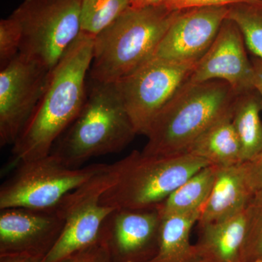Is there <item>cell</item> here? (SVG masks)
Returning <instances> with one entry per match:
<instances>
[{
  "instance_id": "14",
  "label": "cell",
  "mask_w": 262,
  "mask_h": 262,
  "mask_svg": "<svg viewBox=\"0 0 262 262\" xmlns=\"http://www.w3.org/2000/svg\"><path fill=\"white\" fill-rule=\"evenodd\" d=\"M65 221L56 208L2 209L0 254L27 253L46 257L61 236Z\"/></svg>"
},
{
  "instance_id": "31",
  "label": "cell",
  "mask_w": 262,
  "mask_h": 262,
  "mask_svg": "<svg viewBox=\"0 0 262 262\" xmlns=\"http://www.w3.org/2000/svg\"><path fill=\"white\" fill-rule=\"evenodd\" d=\"M141 1H142V0H131L130 6H137V5H139Z\"/></svg>"
},
{
  "instance_id": "13",
  "label": "cell",
  "mask_w": 262,
  "mask_h": 262,
  "mask_svg": "<svg viewBox=\"0 0 262 262\" xmlns=\"http://www.w3.org/2000/svg\"><path fill=\"white\" fill-rule=\"evenodd\" d=\"M162 219L157 208L115 209L105 221L102 239L113 262H147L159 246Z\"/></svg>"
},
{
  "instance_id": "24",
  "label": "cell",
  "mask_w": 262,
  "mask_h": 262,
  "mask_svg": "<svg viewBox=\"0 0 262 262\" xmlns=\"http://www.w3.org/2000/svg\"><path fill=\"white\" fill-rule=\"evenodd\" d=\"M22 33L18 22L13 17L0 21V69L14 59L20 53Z\"/></svg>"
},
{
  "instance_id": "32",
  "label": "cell",
  "mask_w": 262,
  "mask_h": 262,
  "mask_svg": "<svg viewBox=\"0 0 262 262\" xmlns=\"http://www.w3.org/2000/svg\"><path fill=\"white\" fill-rule=\"evenodd\" d=\"M253 262H262V261H253Z\"/></svg>"
},
{
  "instance_id": "16",
  "label": "cell",
  "mask_w": 262,
  "mask_h": 262,
  "mask_svg": "<svg viewBox=\"0 0 262 262\" xmlns=\"http://www.w3.org/2000/svg\"><path fill=\"white\" fill-rule=\"evenodd\" d=\"M249 205L227 220L198 226L199 237L194 244L198 262H239L247 232Z\"/></svg>"
},
{
  "instance_id": "11",
  "label": "cell",
  "mask_w": 262,
  "mask_h": 262,
  "mask_svg": "<svg viewBox=\"0 0 262 262\" xmlns=\"http://www.w3.org/2000/svg\"><path fill=\"white\" fill-rule=\"evenodd\" d=\"M228 13L229 7L181 10L153 57L178 63H196L213 44Z\"/></svg>"
},
{
  "instance_id": "4",
  "label": "cell",
  "mask_w": 262,
  "mask_h": 262,
  "mask_svg": "<svg viewBox=\"0 0 262 262\" xmlns=\"http://www.w3.org/2000/svg\"><path fill=\"white\" fill-rule=\"evenodd\" d=\"M136 135L116 84L92 81L82 110L51 154L69 168H80L95 157L120 152Z\"/></svg>"
},
{
  "instance_id": "3",
  "label": "cell",
  "mask_w": 262,
  "mask_h": 262,
  "mask_svg": "<svg viewBox=\"0 0 262 262\" xmlns=\"http://www.w3.org/2000/svg\"><path fill=\"white\" fill-rule=\"evenodd\" d=\"M237 95L225 81H187L151 122L143 154L186 152L208 127L230 113Z\"/></svg>"
},
{
  "instance_id": "17",
  "label": "cell",
  "mask_w": 262,
  "mask_h": 262,
  "mask_svg": "<svg viewBox=\"0 0 262 262\" xmlns=\"http://www.w3.org/2000/svg\"><path fill=\"white\" fill-rule=\"evenodd\" d=\"M232 110L208 127L186 152L224 168L244 163L242 150L232 122Z\"/></svg>"
},
{
  "instance_id": "6",
  "label": "cell",
  "mask_w": 262,
  "mask_h": 262,
  "mask_svg": "<svg viewBox=\"0 0 262 262\" xmlns=\"http://www.w3.org/2000/svg\"><path fill=\"white\" fill-rule=\"evenodd\" d=\"M82 0H24L10 16L21 29L20 53L51 72L81 34Z\"/></svg>"
},
{
  "instance_id": "15",
  "label": "cell",
  "mask_w": 262,
  "mask_h": 262,
  "mask_svg": "<svg viewBox=\"0 0 262 262\" xmlns=\"http://www.w3.org/2000/svg\"><path fill=\"white\" fill-rule=\"evenodd\" d=\"M253 199L244 163L218 167L211 194L202 207L198 226L227 220L247 208Z\"/></svg>"
},
{
  "instance_id": "29",
  "label": "cell",
  "mask_w": 262,
  "mask_h": 262,
  "mask_svg": "<svg viewBox=\"0 0 262 262\" xmlns=\"http://www.w3.org/2000/svg\"><path fill=\"white\" fill-rule=\"evenodd\" d=\"M254 69V78H253V88L261 98L262 103V62L256 58L253 62Z\"/></svg>"
},
{
  "instance_id": "5",
  "label": "cell",
  "mask_w": 262,
  "mask_h": 262,
  "mask_svg": "<svg viewBox=\"0 0 262 262\" xmlns=\"http://www.w3.org/2000/svg\"><path fill=\"white\" fill-rule=\"evenodd\" d=\"M208 165L206 160L189 152L149 156L135 150L110 165L113 180L101 203L115 209H155Z\"/></svg>"
},
{
  "instance_id": "26",
  "label": "cell",
  "mask_w": 262,
  "mask_h": 262,
  "mask_svg": "<svg viewBox=\"0 0 262 262\" xmlns=\"http://www.w3.org/2000/svg\"><path fill=\"white\" fill-rule=\"evenodd\" d=\"M239 4L262 5V0H177L167 8L183 10L203 7H229Z\"/></svg>"
},
{
  "instance_id": "30",
  "label": "cell",
  "mask_w": 262,
  "mask_h": 262,
  "mask_svg": "<svg viewBox=\"0 0 262 262\" xmlns=\"http://www.w3.org/2000/svg\"><path fill=\"white\" fill-rule=\"evenodd\" d=\"M177 0H142L137 6L135 7H145V6H165L168 7L169 5L173 4ZM134 7V6H133Z\"/></svg>"
},
{
  "instance_id": "22",
  "label": "cell",
  "mask_w": 262,
  "mask_h": 262,
  "mask_svg": "<svg viewBox=\"0 0 262 262\" xmlns=\"http://www.w3.org/2000/svg\"><path fill=\"white\" fill-rule=\"evenodd\" d=\"M227 18L238 27L246 47L262 62V5H232Z\"/></svg>"
},
{
  "instance_id": "7",
  "label": "cell",
  "mask_w": 262,
  "mask_h": 262,
  "mask_svg": "<svg viewBox=\"0 0 262 262\" xmlns=\"http://www.w3.org/2000/svg\"><path fill=\"white\" fill-rule=\"evenodd\" d=\"M106 165L71 168L51 154L24 162L15 167L14 174L0 188V210L54 209L67 194L89 182Z\"/></svg>"
},
{
  "instance_id": "20",
  "label": "cell",
  "mask_w": 262,
  "mask_h": 262,
  "mask_svg": "<svg viewBox=\"0 0 262 262\" xmlns=\"http://www.w3.org/2000/svg\"><path fill=\"white\" fill-rule=\"evenodd\" d=\"M217 168L208 165L194 173L157 207L162 218L201 210L211 194Z\"/></svg>"
},
{
  "instance_id": "10",
  "label": "cell",
  "mask_w": 262,
  "mask_h": 262,
  "mask_svg": "<svg viewBox=\"0 0 262 262\" xmlns=\"http://www.w3.org/2000/svg\"><path fill=\"white\" fill-rule=\"evenodd\" d=\"M51 72L18 53L0 72V145H14L47 86Z\"/></svg>"
},
{
  "instance_id": "12",
  "label": "cell",
  "mask_w": 262,
  "mask_h": 262,
  "mask_svg": "<svg viewBox=\"0 0 262 262\" xmlns=\"http://www.w3.org/2000/svg\"><path fill=\"white\" fill-rule=\"evenodd\" d=\"M245 46L238 27L226 19L211 47L196 62L188 81L192 83L225 81L237 94L253 91L254 69Z\"/></svg>"
},
{
  "instance_id": "9",
  "label": "cell",
  "mask_w": 262,
  "mask_h": 262,
  "mask_svg": "<svg viewBox=\"0 0 262 262\" xmlns=\"http://www.w3.org/2000/svg\"><path fill=\"white\" fill-rule=\"evenodd\" d=\"M112 180L110 165H106L94 178L62 200L57 209L64 218V227L42 262H58L102 239L103 224L115 210L101 203Z\"/></svg>"
},
{
  "instance_id": "1",
  "label": "cell",
  "mask_w": 262,
  "mask_h": 262,
  "mask_svg": "<svg viewBox=\"0 0 262 262\" xmlns=\"http://www.w3.org/2000/svg\"><path fill=\"white\" fill-rule=\"evenodd\" d=\"M93 51L94 38L81 33L51 71L40 101L13 146L8 168L51 154L83 106Z\"/></svg>"
},
{
  "instance_id": "28",
  "label": "cell",
  "mask_w": 262,
  "mask_h": 262,
  "mask_svg": "<svg viewBox=\"0 0 262 262\" xmlns=\"http://www.w3.org/2000/svg\"><path fill=\"white\" fill-rule=\"evenodd\" d=\"M44 258L32 253H5L0 254V262H42Z\"/></svg>"
},
{
  "instance_id": "27",
  "label": "cell",
  "mask_w": 262,
  "mask_h": 262,
  "mask_svg": "<svg viewBox=\"0 0 262 262\" xmlns=\"http://www.w3.org/2000/svg\"><path fill=\"white\" fill-rule=\"evenodd\" d=\"M244 163L253 198L262 196V151L256 158Z\"/></svg>"
},
{
  "instance_id": "19",
  "label": "cell",
  "mask_w": 262,
  "mask_h": 262,
  "mask_svg": "<svg viewBox=\"0 0 262 262\" xmlns=\"http://www.w3.org/2000/svg\"><path fill=\"white\" fill-rule=\"evenodd\" d=\"M256 93L253 90L237 95L232 106V125L241 144L244 162L253 160L262 151V103Z\"/></svg>"
},
{
  "instance_id": "21",
  "label": "cell",
  "mask_w": 262,
  "mask_h": 262,
  "mask_svg": "<svg viewBox=\"0 0 262 262\" xmlns=\"http://www.w3.org/2000/svg\"><path fill=\"white\" fill-rule=\"evenodd\" d=\"M130 5L131 0H82L81 33L94 39Z\"/></svg>"
},
{
  "instance_id": "23",
  "label": "cell",
  "mask_w": 262,
  "mask_h": 262,
  "mask_svg": "<svg viewBox=\"0 0 262 262\" xmlns=\"http://www.w3.org/2000/svg\"><path fill=\"white\" fill-rule=\"evenodd\" d=\"M255 261H262V196L250 203L247 232L239 256V262Z\"/></svg>"
},
{
  "instance_id": "25",
  "label": "cell",
  "mask_w": 262,
  "mask_h": 262,
  "mask_svg": "<svg viewBox=\"0 0 262 262\" xmlns=\"http://www.w3.org/2000/svg\"><path fill=\"white\" fill-rule=\"evenodd\" d=\"M58 262H113L103 239L89 247L72 253Z\"/></svg>"
},
{
  "instance_id": "2",
  "label": "cell",
  "mask_w": 262,
  "mask_h": 262,
  "mask_svg": "<svg viewBox=\"0 0 262 262\" xmlns=\"http://www.w3.org/2000/svg\"><path fill=\"white\" fill-rule=\"evenodd\" d=\"M181 10L129 7L94 39L91 80L115 83L154 56Z\"/></svg>"
},
{
  "instance_id": "18",
  "label": "cell",
  "mask_w": 262,
  "mask_h": 262,
  "mask_svg": "<svg viewBox=\"0 0 262 262\" xmlns=\"http://www.w3.org/2000/svg\"><path fill=\"white\" fill-rule=\"evenodd\" d=\"M201 212L198 210L162 218L158 252L147 262H198L190 234Z\"/></svg>"
},
{
  "instance_id": "8",
  "label": "cell",
  "mask_w": 262,
  "mask_h": 262,
  "mask_svg": "<svg viewBox=\"0 0 262 262\" xmlns=\"http://www.w3.org/2000/svg\"><path fill=\"white\" fill-rule=\"evenodd\" d=\"M196 63L152 57L115 82L137 135H146L158 114L189 80Z\"/></svg>"
}]
</instances>
